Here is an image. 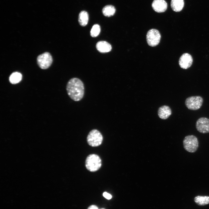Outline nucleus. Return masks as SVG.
Wrapping results in <instances>:
<instances>
[{
    "label": "nucleus",
    "mask_w": 209,
    "mask_h": 209,
    "mask_svg": "<svg viewBox=\"0 0 209 209\" xmlns=\"http://www.w3.org/2000/svg\"><path fill=\"white\" fill-rule=\"evenodd\" d=\"M66 90L69 97L74 101L80 100L84 96V85L78 78H73L70 80L67 83Z\"/></svg>",
    "instance_id": "nucleus-1"
},
{
    "label": "nucleus",
    "mask_w": 209,
    "mask_h": 209,
    "mask_svg": "<svg viewBox=\"0 0 209 209\" xmlns=\"http://www.w3.org/2000/svg\"><path fill=\"white\" fill-rule=\"evenodd\" d=\"M101 166V160L100 157L95 154H91L87 157L85 161L87 169L90 172L97 171Z\"/></svg>",
    "instance_id": "nucleus-2"
},
{
    "label": "nucleus",
    "mask_w": 209,
    "mask_h": 209,
    "mask_svg": "<svg viewBox=\"0 0 209 209\" xmlns=\"http://www.w3.org/2000/svg\"><path fill=\"white\" fill-rule=\"evenodd\" d=\"M183 143L185 150L192 153L196 151L199 145L198 138L193 135H189L185 136L183 139Z\"/></svg>",
    "instance_id": "nucleus-3"
},
{
    "label": "nucleus",
    "mask_w": 209,
    "mask_h": 209,
    "mask_svg": "<svg viewBox=\"0 0 209 209\" xmlns=\"http://www.w3.org/2000/svg\"><path fill=\"white\" fill-rule=\"evenodd\" d=\"M103 136L98 130L94 129L91 130L87 137V141L89 145L92 147L98 146L101 144Z\"/></svg>",
    "instance_id": "nucleus-4"
},
{
    "label": "nucleus",
    "mask_w": 209,
    "mask_h": 209,
    "mask_svg": "<svg viewBox=\"0 0 209 209\" xmlns=\"http://www.w3.org/2000/svg\"><path fill=\"white\" fill-rule=\"evenodd\" d=\"M203 102V99L201 96H192L188 97L186 99L185 104L188 109L196 110L201 107Z\"/></svg>",
    "instance_id": "nucleus-5"
},
{
    "label": "nucleus",
    "mask_w": 209,
    "mask_h": 209,
    "mask_svg": "<svg viewBox=\"0 0 209 209\" xmlns=\"http://www.w3.org/2000/svg\"><path fill=\"white\" fill-rule=\"evenodd\" d=\"M161 37L160 34L156 29H152L149 30L146 35L148 44L151 46H155L159 44Z\"/></svg>",
    "instance_id": "nucleus-6"
},
{
    "label": "nucleus",
    "mask_w": 209,
    "mask_h": 209,
    "mask_svg": "<svg viewBox=\"0 0 209 209\" xmlns=\"http://www.w3.org/2000/svg\"><path fill=\"white\" fill-rule=\"evenodd\" d=\"M37 60L38 65L42 69H46L49 68L53 61L51 55L48 52L44 53L38 56Z\"/></svg>",
    "instance_id": "nucleus-7"
},
{
    "label": "nucleus",
    "mask_w": 209,
    "mask_h": 209,
    "mask_svg": "<svg viewBox=\"0 0 209 209\" xmlns=\"http://www.w3.org/2000/svg\"><path fill=\"white\" fill-rule=\"evenodd\" d=\"M196 127L200 133L203 134L209 133V119L206 117L199 118L196 122Z\"/></svg>",
    "instance_id": "nucleus-8"
},
{
    "label": "nucleus",
    "mask_w": 209,
    "mask_h": 209,
    "mask_svg": "<svg viewBox=\"0 0 209 209\" xmlns=\"http://www.w3.org/2000/svg\"><path fill=\"white\" fill-rule=\"evenodd\" d=\"M193 59L191 56L188 53H185L181 56L179 59V65L182 69H187L192 65Z\"/></svg>",
    "instance_id": "nucleus-9"
},
{
    "label": "nucleus",
    "mask_w": 209,
    "mask_h": 209,
    "mask_svg": "<svg viewBox=\"0 0 209 209\" xmlns=\"http://www.w3.org/2000/svg\"><path fill=\"white\" fill-rule=\"evenodd\" d=\"M152 7L156 12L161 13L164 12L167 8V4L164 0H154L153 1Z\"/></svg>",
    "instance_id": "nucleus-10"
},
{
    "label": "nucleus",
    "mask_w": 209,
    "mask_h": 209,
    "mask_svg": "<svg viewBox=\"0 0 209 209\" xmlns=\"http://www.w3.org/2000/svg\"><path fill=\"white\" fill-rule=\"evenodd\" d=\"M97 50L101 53H105L110 51L112 48L111 45L108 42L104 41H100L96 44Z\"/></svg>",
    "instance_id": "nucleus-11"
},
{
    "label": "nucleus",
    "mask_w": 209,
    "mask_h": 209,
    "mask_svg": "<svg viewBox=\"0 0 209 209\" xmlns=\"http://www.w3.org/2000/svg\"><path fill=\"white\" fill-rule=\"evenodd\" d=\"M171 113L172 111L170 108L166 105L161 107L158 111V114L159 117L163 119L167 118Z\"/></svg>",
    "instance_id": "nucleus-12"
},
{
    "label": "nucleus",
    "mask_w": 209,
    "mask_h": 209,
    "mask_svg": "<svg viewBox=\"0 0 209 209\" xmlns=\"http://www.w3.org/2000/svg\"><path fill=\"white\" fill-rule=\"evenodd\" d=\"M184 6L183 0H172L171 6L173 10L178 12L181 11Z\"/></svg>",
    "instance_id": "nucleus-13"
},
{
    "label": "nucleus",
    "mask_w": 209,
    "mask_h": 209,
    "mask_svg": "<svg viewBox=\"0 0 209 209\" xmlns=\"http://www.w3.org/2000/svg\"><path fill=\"white\" fill-rule=\"evenodd\" d=\"M89 20V15L86 11H82L80 13L78 17V22L82 26H86Z\"/></svg>",
    "instance_id": "nucleus-14"
},
{
    "label": "nucleus",
    "mask_w": 209,
    "mask_h": 209,
    "mask_svg": "<svg viewBox=\"0 0 209 209\" xmlns=\"http://www.w3.org/2000/svg\"><path fill=\"white\" fill-rule=\"evenodd\" d=\"M194 201L198 205L203 206L209 203V197L198 196L195 197Z\"/></svg>",
    "instance_id": "nucleus-15"
},
{
    "label": "nucleus",
    "mask_w": 209,
    "mask_h": 209,
    "mask_svg": "<svg viewBox=\"0 0 209 209\" xmlns=\"http://www.w3.org/2000/svg\"><path fill=\"white\" fill-rule=\"evenodd\" d=\"M115 12V8L114 6L111 5L105 6L102 10V12L103 15L107 17H110L113 15Z\"/></svg>",
    "instance_id": "nucleus-16"
},
{
    "label": "nucleus",
    "mask_w": 209,
    "mask_h": 209,
    "mask_svg": "<svg viewBox=\"0 0 209 209\" xmlns=\"http://www.w3.org/2000/svg\"><path fill=\"white\" fill-rule=\"evenodd\" d=\"M22 75L18 72H15L12 73L9 77L10 82L12 84H16L19 82L21 80Z\"/></svg>",
    "instance_id": "nucleus-17"
},
{
    "label": "nucleus",
    "mask_w": 209,
    "mask_h": 209,
    "mask_svg": "<svg viewBox=\"0 0 209 209\" xmlns=\"http://www.w3.org/2000/svg\"><path fill=\"white\" fill-rule=\"evenodd\" d=\"M100 31V28L98 24H95L93 26L90 31L91 36L93 37L97 36L99 34Z\"/></svg>",
    "instance_id": "nucleus-18"
},
{
    "label": "nucleus",
    "mask_w": 209,
    "mask_h": 209,
    "mask_svg": "<svg viewBox=\"0 0 209 209\" xmlns=\"http://www.w3.org/2000/svg\"><path fill=\"white\" fill-rule=\"evenodd\" d=\"M103 197L108 199H110L112 198V196L111 194L106 192H104L103 194Z\"/></svg>",
    "instance_id": "nucleus-19"
},
{
    "label": "nucleus",
    "mask_w": 209,
    "mask_h": 209,
    "mask_svg": "<svg viewBox=\"0 0 209 209\" xmlns=\"http://www.w3.org/2000/svg\"><path fill=\"white\" fill-rule=\"evenodd\" d=\"M87 209H98V207L94 205L90 206Z\"/></svg>",
    "instance_id": "nucleus-20"
},
{
    "label": "nucleus",
    "mask_w": 209,
    "mask_h": 209,
    "mask_svg": "<svg viewBox=\"0 0 209 209\" xmlns=\"http://www.w3.org/2000/svg\"></svg>",
    "instance_id": "nucleus-21"
}]
</instances>
